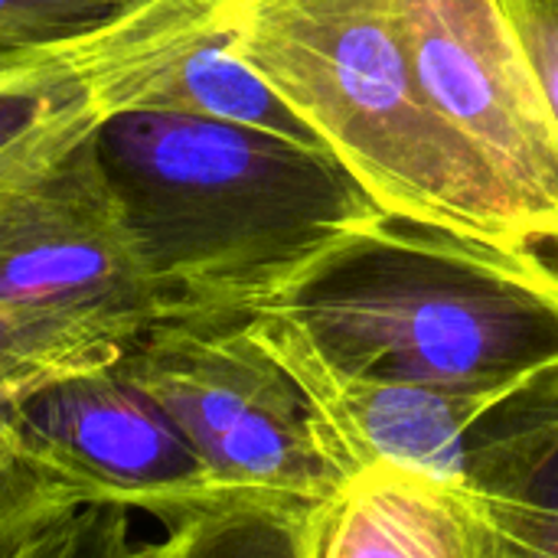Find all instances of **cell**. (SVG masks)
Instances as JSON below:
<instances>
[{
	"mask_svg": "<svg viewBox=\"0 0 558 558\" xmlns=\"http://www.w3.org/2000/svg\"><path fill=\"white\" fill-rule=\"evenodd\" d=\"M95 137L163 320L252 317L386 216L330 150L265 131L121 108Z\"/></svg>",
	"mask_w": 558,
	"mask_h": 558,
	"instance_id": "1",
	"label": "cell"
},
{
	"mask_svg": "<svg viewBox=\"0 0 558 558\" xmlns=\"http://www.w3.org/2000/svg\"><path fill=\"white\" fill-rule=\"evenodd\" d=\"M252 317L327 366L507 402L558 369V265L379 216Z\"/></svg>",
	"mask_w": 558,
	"mask_h": 558,
	"instance_id": "2",
	"label": "cell"
},
{
	"mask_svg": "<svg viewBox=\"0 0 558 558\" xmlns=\"http://www.w3.org/2000/svg\"><path fill=\"white\" fill-rule=\"evenodd\" d=\"M222 20L386 216L536 248L504 183L422 92L396 0H229Z\"/></svg>",
	"mask_w": 558,
	"mask_h": 558,
	"instance_id": "3",
	"label": "cell"
},
{
	"mask_svg": "<svg viewBox=\"0 0 558 558\" xmlns=\"http://www.w3.org/2000/svg\"><path fill=\"white\" fill-rule=\"evenodd\" d=\"M124 366L232 500L320 507L347 484L304 389L248 317L160 320Z\"/></svg>",
	"mask_w": 558,
	"mask_h": 558,
	"instance_id": "4",
	"label": "cell"
},
{
	"mask_svg": "<svg viewBox=\"0 0 558 558\" xmlns=\"http://www.w3.org/2000/svg\"><path fill=\"white\" fill-rule=\"evenodd\" d=\"M0 438L82 500L144 510L167 530L232 504L124 356L3 399Z\"/></svg>",
	"mask_w": 558,
	"mask_h": 558,
	"instance_id": "5",
	"label": "cell"
},
{
	"mask_svg": "<svg viewBox=\"0 0 558 558\" xmlns=\"http://www.w3.org/2000/svg\"><path fill=\"white\" fill-rule=\"evenodd\" d=\"M435 111L484 157L533 245H558V128L504 0H396Z\"/></svg>",
	"mask_w": 558,
	"mask_h": 558,
	"instance_id": "6",
	"label": "cell"
},
{
	"mask_svg": "<svg viewBox=\"0 0 558 558\" xmlns=\"http://www.w3.org/2000/svg\"><path fill=\"white\" fill-rule=\"evenodd\" d=\"M95 134L0 203V304L134 343L163 311Z\"/></svg>",
	"mask_w": 558,
	"mask_h": 558,
	"instance_id": "7",
	"label": "cell"
},
{
	"mask_svg": "<svg viewBox=\"0 0 558 558\" xmlns=\"http://www.w3.org/2000/svg\"><path fill=\"white\" fill-rule=\"evenodd\" d=\"M222 7L180 0L78 46L0 52V203L121 111L131 78Z\"/></svg>",
	"mask_w": 558,
	"mask_h": 558,
	"instance_id": "8",
	"label": "cell"
},
{
	"mask_svg": "<svg viewBox=\"0 0 558 558\" xmlns=\"http://www.w3.org/2000/svg\"><path fill=\"white\" fill-rule=\"evenodd\" d=\"M248 324L304 389L347 477L402 468L454 484L468 481L474 432L504 402L343 373L268 317H248Z\"/></svg>",
	"mask_w": 558,
	"mask_h": 558,
	"instance_id": "9",
	"label": "cell"
},
{
	"mask_svg": "<svg viewBox=\"0 0 558 558\" xmlns=\"http://www.w3.org/2000/svg\"><path fill=\"white\" fill-rule=\"evenodd\" d=\"M311 558H490L468 484L369 468L311 513Z\"/></svg>",
	"mask_w": 558,
	"mask_h": 558,
	"instance_id": "10",
	"label": "cell"
},
{
	"mask_svg": "<svg viewBox=\"0 0 558 558\" xmlns=\"http://www.w3.org/2000/svg\"><path fill=\"white\" fill-rule=\"evenodd\" d=\"M464 484L490 558H558V369L477 425Z\"/></svg>",
	"mask_w": 558,
	"mask_h": 558,
	"instance_id": "11",
	"label": "cell"
},
{
	"mask_svg": "<svg viewBox=\"0 0 558 558\" xmlns=\"http://www.w3.org/2000/svg\"><path fill=\"white\" fill-rule=\"evenodd\" d=\"M124 108L193 114L324 147L304 118L235 49L222 13L150 59L131 78Z\"/></svg>",
	"mask_w": 558,
	"mask_h": 558,
	"instance_id": "12",
	"label": "cell"
},
{
	"mask_svg": "<svg viewBox=\"0 0 558 558\" xmlns=\"http://www.w3.org/2000/svg\"><path fill=\"white\" fill-rule=\"evenodd\" d=\"M314 507L232 500L137 546L134 558H311Z\"/></svg>",
	"mask_w": 558,
	"mask_h": 558,
	"instance_id": "13",
	"label": "cell"
},
{
	"mask_svg": "<svg viewBox=\"0 0 558 558\" xmlns=\"http://www.w3.org/2000/svg\"><path fill=\"white\" fill-rule=\"evenodd\" d=\"M134 343L65 317L0 304V402L59 376L118 363Z\"/></svg>",
	"mask_w": 558,
	"mask_h": 558,
	"instance_id": "14",
	"label": "cell"
},
{
	"mask_svg": "<svg viewBox=\"0 0 558 558\" xmlns=\"http://www.w3.org/2000/svg\"><path fill=\"white\" fill-rule=\"evenodd\" d=\"M180 0H0V52L78 46Z\"/></svg>",
	"mask_w": 558,
	"mask_h": 558,
	"instance_id": "15",
	"label": "cell"
},
{
	"mask_svg": "<svg viewBox=\"0 0 558 558\" xmlns=\"http://www.w3.org/2000/svg\"><path fill=\"white\" fill-rule=\"evenodd\" d=\"M131 510L121 504H82L46 523L0 558H134Z\"/></svg>",
	"mask_w": 558,
	"mask_h": 558,
	"instance_id": "16",
	"label": "cell"
},
{
	"mask_svg": "<svg viewBox=\"0 0 558 558\" xmlns=\"http://www.w3.org/2000/svg\"><path fill=\"white\" fill-rule=\"evenodd\" d=\"M82 504L88 500L33 468L0 438V553L13 549L16 543Z\"/></svg>",
	"mask_w": 558,
	"mask_h": 558,
	"instance_id": "17",
	"label": "cell"
},
{
	"mask_svg": "<svg viewBox=\"0 0 558 558\" xmlns=\"http://www.w3.org/2000/svg\"><path fill=\"white\" fill-rule=\"evenodd\" d=\"M558 128V0H504Z\"/></svg>",
	"mask_w": 558,
	"mask_h": 558,
	"instance_id": "18",
	"label": "cell"
}]
</instances>
